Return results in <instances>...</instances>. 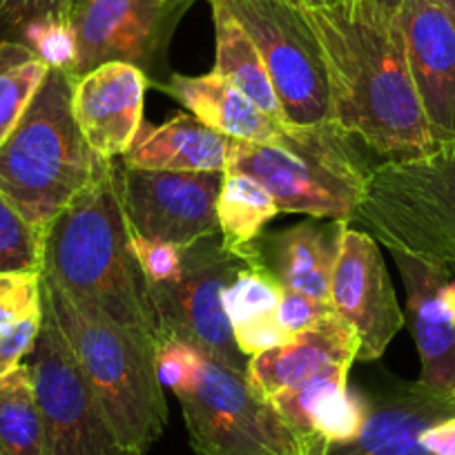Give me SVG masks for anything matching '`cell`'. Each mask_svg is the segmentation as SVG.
I'll return each instance as SVG.
<instances>
[{"label": "cell", "instance_id": "3", "mask_svg": "<svg viewBox=\"0 0 455 455\" xmlns=\"http://www.w3.org/2000/svg\"><path fill=\"white\" fill-rule=\"evenodd\" d=\"M43 306L72 348L96 402L121 444L148 455L168 427V404L156 375V344L76 304L41 275Z\"/></svg>", "mask_w": 455, "mask_h": 455}, {"label": "cell", "instance_id": "8", "mask_svg": "<svg viewBox=\"0 0 455 455\" xmlns=\"http://www.w3.org/2000/svg\"><path fill=\"white\" fill-rule=\"evenodd\" d=\"M242 259L221 246V235L183 248V273L172 286L150 288L159 341L174 337L196 351L246 375L248 357L239 351L226 313V288Z\"/></svg>", "mask_w": 455, "mask_h": 455}, {"label": "cell", "instance_id": "4", "mask_svg": "<svg viewBox=\"0 0 455 455\" xmlns=\"http://www.w3.org/2000/svg\"><path fill=\"white\" fill-rule=\"evenodd\" d=\"M72 90V74L47 69L32 103L0 146V195L41 230L103 165L74 119Z\"/></svg>", "mask_w": 455, "mask_h": 455}, {"label": "cell", "instance_id": "30", "mask_svg": "<svg viewBox=\"0 0 455 455\" xmlns=\"http://www.w3.org/2000/svg\"><path fill=\"white\" fill-rule=\"evenodd\" d=\"M132 251L139 261V268L146 277L148 291L172 286L181 279L183 248L172 246V243L152 242V239L141 237L132 230Z\"/></svg>", "mask_w": 455, "mask_h": 455}, {"label": "cell", "instance_id": "1", "mask_svg": "<svg viewBox=\"0 0 455 455\" xmlns=\"http://www.w3.org/2000/svg\"><path fill=\"white\" fill-rule=\"evenodd\" d=\"M299 10L326 65L332 128L382 161L435 150L406 63L400 23H387L369 0Z\"/></svg>", "mask_w": 455, "mask_h": 455}, {"label": "cell", "instance_id": "12", "mask_svg": "<svg viewBox=\"0 0 455 455\" xmlns=\"http://www.w3.org/2000/svg\"><path fill=\"white\" fill-rule=\"evenodd\" d=\"M223 174L156 172L121 161V201L130 228L152 242L190 248L219 235Z\"/></svg>", "mask_w": 455, "mask_h": 455}, {"label": "cell", "instance_id": "17", "mask_svg": "<svg viewBox=\"0 0 455 455\" xmlns=\"http://www.w3.org/2000/svg\"><path fill=\"white\" fill-rule=\"evenodd\" d=\"M449 413H455V402L419 379L388 378L378 393L366 397L360 433L331 444L323 455H435L424 444L422 433Z\"/></svg>", "mask_w": 455, "mask_h": 455}, {"label": "cell", "instance_id": "26", "mask_svg": "<svg viewBox=\"0 0 455 455\" xmlns=\"http://www.w3.org/2000/svg\"><path fill=\"white\" fill-rule=\"evenodd\" d=\"M47 69L50 68L20 43H0V146L32 103Z\"/></svg>", "mask_w": 455, "mask_h": 455}, {"label": "cell", "instance_id": "37", "mask_svg": "<svg viewBox=\"0 0 455 455\" xmlns=\"http://www.w3.org/2000/svg\"><path fill=\"white\" fill-rule=\"evenodd\" d=\"M433 3H435V5H440L442 10H444L446 14L455 20V0H433Z\"/></svg>", "mask_w": 455, "mask_h": 455}, {"label": "cell", "instance_id": "7", "mask_svg": "<svg viewBox=\"0 0 455 455\" xmlns=\"http://www.w3.org/2000/svg\"><path fill=\"white\" fill-rule=\"evenodd\" d=\"M255 43L291 128L331 125L322 50L292 0H221Z\"/></svg>", "mask_w": 455, "mask_h": 455}, {"label": "cell", "instance_id": "23", "mask_svg": "<svg viewBox=\"0 0 455 455\" xmlns=\"http://www.w3.org/2000/svg\"><path fill=\"white\" fill-rule=\"evenodd\" d=\"M210 7H212L214 41H217V59H214L212 72L239 87L270 121L288 128L277 92L252 38L221 0H210Z\"/></svg>", "mask_w": 455, "mask_h": 455}, {"label": "cell", "instance_id": "28", "mask_svg": "<svg viewBox=\"0 0 455 455\" xmlns=\"http://www.w3.org/2000/svg\"><path fill=\"white\" fill-rule=\"evenodd\" d=\"M19 43L32 50L50 69H65L72 74L76 65V38L69 19L52 16L34 20L23 29Z\"/></svg>", "mask_w": 455, "mask_h": 455}, {"label": "cell", "instance_id": "9", "mask_svg": "<svg viewBox=\"0 0 455 455\" xmlns=\"http://www.w3.org/2000/svg\"><path fill=\"white\" fill-rule=\"evenodd\" d=\"M190 5L192 0H72V78L105 63H130L146 72L150 87L161 90L168 45Z\"/></svg>", "mask_w": 455, "mask_h": 455}, {"label": "cell", "instance_id": "27", "mask_svg": "<svg viewBox=\"0 0 455 455\" xmlns=\"http://www.w3.org/2000/svg\"><path fill=\"white\" fill-rule=\"evenodd\" d=\"M45 230L0 195V275H41Z\"/></svg>", "mask_w": 455, "mask_h": 455}, {"label": "cell", "instance_id": "18", "mask_svg": "<svg viewBox=\"0 0 455 455\" xmlns=\"http://www.w3.org/2000/svg\"><path fill=\"white\" fill-rule=\"evenodd\" d=\"M360 339L337 315L301 331L291 344L270 348L248 360L246 379L264 400L297 391L313 379L337 369H351L357 360Z\"/></svg>", "mask_w": 455, "mask_h": 455}, {"label": "cell", "instance_id": "16", "mask_svg": "<svg viewBox=\"0 0 455 455\" xmlns=\"http://www.w3.org/2000/svg\"><path fill=\"white\" fill-rule=\"evenodd\" d=\"M406 288L409 322L419 353V382L455 402V277L418 257L388 251Z\"/></svg>", "mask_w": 455, "mask_h": 455}, {"label": "cell", "instance_id": "15", "mask_svg": "<svg viewBox=\"0 0 455 455\" xmlns=\"http://www.w3.org/2000/svg\"><path fill=\"white\" fill-rule=\"evenodd\" d=\"M146 72L130 63H105L74 78L72 109L78 130L99 159H124L143 128Z\"/></svg>", "mask_w": 455, "mask_h": 455}, {"label": "cell", "instance_id": "35", "mask_svg": "<svg viewBox=\"0 0 455 455\" xmlns=\"http://www.w3.org/2000/svg\"><path fill=\"white\" fill-rule=\"evenodd\" d=\"M373 10L382 16L387 23H400L402 7H404V0H369Z\"/></svg>", "mask_w": 455, "mask_h": 455}, {"label": "cell", "instance_id": "13", "mask_svg": "<svg viewBox=\"0 0 455 455\" xmlns=\"http://www.w3.org/2000/svg\"><path fill=\"white\" fill-rule=\"evenodd\" d=\"M331 304L355 331L360 362L379 360L406 322L378 242L348 221H341L337 237Z\"/></svg>", "mask_w": 455, "mask_h": 455}, {"label": "cell", "instance_id": "29", "mask_svg": "<svg viewBox=\"0 0 455 455\" xmlns=\"http://www.w3.org/2000/svg\"><path fill=\"white\" fill-rule=\"evenodd\" d=\"M384 246L388 251L418 257V259L446 270L455 277V221L409 230V233L393 237Z\"/></svg>", "mask_w": 455, "mask_h": 455}, {"label": "cell", "instance_id": "36", "mask_svg": "<svg viewBox=\"0 0 455 455\" xmlns=\"http://www.w3.org/2000/svg\"><path fill=\"white\" fill-rule=\"evenodd\" d=\"M301 7H335V5H347V3H353V0H292Z\"/></svg>", "mask_w": 455, "mask_h": 455}, {"label": "cell", "instance_id": "32", "mask_svg": "<svg viewBox=\"0 0 455 455\" xmlns=\"http://www.w3.org/2000/svg\"><path fill=\"white\" fill-rule=\"evenodd\" d=\"M72 0H0V43H19L20 34L34 20L69 19Z\"/></svg>", "mask_w": 455, "mask_h": 455}, {"label": "cell", "instance_id": "20", "mask_svg": "<svg viewBox=\"0 0 455 455\" xmlns=\"http://www.w3.org/2000/svg\"><path fill=\"white\" fill-rule=\"evenodd\" d=\"M161 90L177 99L196 121L230 141L273 143L286 130L270 121L239 87L214 72L204 76L170 74Z\"/></svg>", "mask_w": 455, "mask_h": 455}, {"label": "cell", "instance_id": "31", "mask_svg": "<svg viewBox=\"0 0 455 455\" xmlns=\"http://www.w3.org/2000/svg\"><path fill=\"white\" fill-rule=\"evenodd\" d=\"M43 313L41 275H0V331Z\"/></svg>", "mask_w": 455, "mask_h": 455}, {"label": "cell", "instance_id": "6", "mask_svg": "<svg viewBox=\"0 0 455 455\" xmlns=\"http://www.w3.org/2000/svg\"><path fill=\"white\" fill-rule=\"evenodd\" d=\"M172 393L196 455H317L246 375L205 353L196 351L195 369Z\"/></svg>", "mask_w": 455, "mask_h": 455}, {"label": "cell", "instance_id": "2", "mask_svg": "<svg viewBox=\"0 0 455 455\" xmlns=\"http://www.w3.org/2000/svg\"><path fill=\"white\" fill-rule=\"evenodd\" d=\"M41 275L76 304L159 347L150 291L121 201V159L103 161L90 186L45 228Z\"/></svg>", "mask_w": 455, "mask_h": 455}, {"label": "cell", "instance_id": "22", "mask_svg": "<svg viewBox=\"0 0 455 455\" xmlns=\"http://www.w3.org/2000/svg\"><path fill=\"white\" fill-rule=\"evenodd\" d=\"M282 283L261 264H246L237 270L230 286L226 288V313L233 326L239 351L251 360L270 348L291 344L295 337L288 335L277 317Z\"/></svg>", "mask_w": 455, "mask_h": 455}, {"label": "cell", "instance_id": "19", "mask_svg": "<svg viewBox=\"0 0 455 455\" xmlns=\"http://www.w3.org/2000/svg\"><path fill=\"white\" fill-rule=\"evenodd\" d=\"M339 226L341 221L317 223V219H308L283 233L261 235L255 242L251 264H261L270 270L286 291L304 292L331 304V275Z\"/></svg>", "mask_w": 455, "mask_h": 455}, {"label": "cell", "instance_id": "34", "mask_svg": "<svg viewBox=\"0 0 455 455\" xmlns=\"http://www.w3.org/2000/svg\"><path fill=\"white\" fill-rule=\"evenodd\" d=\"M328 315H335V310H332V306L328 301H319L315 297L304 295V292L286 291L283 288L282 299H279L277 317L288 335H299L301 331L310 328L313 323L322 322Z\"/></svg>", "mask_w": 455, "mask_h": 455}, {"label": "cell", "instance_id": "10", "mask_svg": "<svg viewBox=\"0 0 455 455\" xmlns=\"http://www.w3.org/2000/svg\"><path fill=\"white\" fill-rule=\"evenodd\" d=\"M25 362L45 419L47 455H134L114 433L45 306L41 335Z\"/></svg>", "mask_w": 455, "mask_h": 455}, {"label": "cell", "instance_id": "24", "mask_svg": "<svg viewBox=\"0 0 455 455\" xmlns=\"http://www.w3.org/2000/svg\"><path fill=\"white\" fill-rule=\"evenodd\" d=\"M277 214L279 205L259 181L239 172L223 174L217 217L221 246L230 255L242 259L243 264H251L255 242Z\"/></svg>", "mask_w": 455, "mask_h": 455}, {"label": "cell", "instance_id": "25", "mask_svg": "<svg viewBox=\"0 0 455 455\" xmlns=\"http://www.w3.org/2000/svg\"><path fill=\"white\" fill-rule=\"evenodd\" d=\"M0 455H47V433L28 362L0 378Z\"/></svg>", "mask_w": 455, "mask_h": 455}, {"label": "cell", "instance_id": "5", "mask_svg": "<svg viewBox=\"0 0 455 455\" xmlns=\"http://www.w3.org/2000/svg\"><path fill=\"white\" fill-rule=\"evenodd\" d=\"M371 170L355 141L332 125L286 128L273 143L230 141L228 172L259 181L279 212L351 221L366 195Z\"/></svg>", "mask_w": 455, "mask_h": 455}, {"label": "cell", "instance_id": "33", "mask_svg": "<svg viewBox=\"0 0 455 455\" xmlns=\"http://www.w3.org/2000/svg\"><path fill=\"white\" fill-rule=\"evenodd\" d=\"M43 313L29 315V317L19 319L0 331V378L20 366L25 357L36 347V339L41 335Z\"/></svg>", "mask_w": 455, "mask_h": 455}, {"label": "cell", "instance_id": "21", "mask_svg": "<svg viewBox=\"0 0 455 455\" xmlns=\"http://www.w3.org/2000/svg\"><path fill=\"white\" fill-rule=\"evenodd\" d=\"M230 139L210 130L192 114H174L159 128H141L124 165L156 172L226 174Z\"/></svg>", "mask_w": 455, "mask_h": 455}, {"label": "cell", "instance_id": "14", "mask_svg": "<svg viewBox=\"0 0 455 455\" xmlns=\"http://www.w3.org/2000/svg\"><path fill=\"white\" fill-rule=\"evenodd\" d=\"M406 63L435 146L455 141V20L433 0H404Z\"/></svg>", "mask_w": 455, "mask_h": 455}, {"label": "cell", "instance_id": "11", "mask_svg": "<svg viewBox=\"0 0 455 455\" xmlns=\"http://www.w3.org/2000/svg\"><path fill=\"white\" fill-rule=\"evenodd\" d=\"M449 221H455V141L424 156L373 165L364 201L348 223L387 243Z\"/></svg>", "mask_w": 455, "mask_h": 455}]
</instances>
